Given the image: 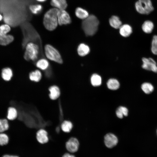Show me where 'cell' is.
I'll return each instance as SVG.
<instances>
[{"mask_svg":"<svg viewBox=\"0 0 157 157\" xmlns=\"http://www.w3.org/2000/svg\"><path fill=\"white\" fill-rule=\"evenodd\" d=\"M58 9L54 8L50 9L45 14L43 24L47 30L52 31L55 29L58 24L57 13Z\"/></svg>","mask_w":157,"mask_h":157,"instance_id":"6da1fadb","label":"cell"},{"mask_svg":"<svg viewBox=\"0 0 157 157\" xmlns=\"http://www.w3.org/2000/svg\"><path fill=\"white\" fill-rule=\"evenodd\" d=\"M99 23L97 17L93 15H89L83 19L82 26L85 34L88 36L94 35L97 30Z\"/></svg>","mask_w":157,"mask_h":157,"instance_id":"7a4b0ae2","label":"cell"},{"mask_svg":"<svg viewBox=\"0 0 157 157\" xmlns=\"http://www.w3.org/2000/svg\"><path fill=\"white\" fill-rule=\"evenodd\" d=\"M40 47L37 44L29 42L26 45L24 58L26 60L35 61L38 57L40 51Z\"/></svg>","mask_w":157,"mask_h":157,"instance_id":"3957f363","label":"cell"},{"mask_svg":"<svg viewBox=\"0 0 157 157\" xmlns=\"http://www.w3.org/2000/svg\"><path fill=\"white\" fill-rule=\"evenodd\" d=\"M31 29L28 31L24 28L23 29L24 38L22 44L23 47H25L29 42H33L38 45V43L40 44V38L38 34L33 28L32 30Z\"/></svg>","mask_w":157,"mask_h":157,"instance_id":"277c9868","label":"cell"},{"mask_svg":"<svg viewBox=\"0 0 157 157\" xmlns=\"http://www.w3.org/2000/svg\"><path fill=\"white\" fill-rule=\"evenodd\" d=\"M10 29V26L6 24L0 26V45L6 46L13 41V36L7 34Z\"/></svg>","mask_w":157,"mask_h":157,"instance_id":"5b68a950","label":"cell"},{"mask_svg":"<svg viewBox=\"0 0 157 157\" xmlns=\"http://www.w3.org/2000/svg\"><path fill=\"white\" fill-rule=\"evenodd\" d=\"M45 56L47 58L59 64L63 63L61 56L59 51L52 45L47 44L44 47Z\"/></svg>","mask_w":157,"mask_h":157,"instance_id":"8992f818","label":"cell"},{"mask_svg":"<svg viewBox=\"0 0 157 157\" xmlns=\"http://www.w3.org/2000/svg\"><path fill=\"white\" fill-rule=\"evenodd\" d=\"M137 11L142 14L148 15L154 10L151 0H138L135 3Z\"/></svg>","mask_w":157,"mask_h":157,"instance_id":"52a82bcc","label":"cell"},{"mask_svg":"<svg viewBox=\"0 0 157 157\" xmlns=\"http://www.w3.org/2000/svg\"><path fill=\"white\" fill-rule=\"evenodd\" d=\"M142 68L147 71L157 73V65L156 61L152 58L143 57L142 58Z\"/></svg>","mask_w":157,"mask_h":157,"instance_id":"ba28073f","label":"cell"},{"mask_svg":"<svg viewBox=\"0 0 157 157\" xmlns=\"http://www.w3.org/2000/svg\"><path fill=\"white\" fill-rule=\"evenodd\" d=\"M57 16L58 24L60 25L69 24L71 22L69 14L64 9L58 10Z\"/></svg>","mask_w":157,"mask_h":157,"instance_id":"9c48e42d","label":"cell"},{"mask_svg":"<svg viewBox=\"0 0 157 157\" xmlns=\"http://www.w3.org/2000/svg\"><path fill=\"white\" fill-rule=\"evenodd\" d=\"M104 142L106 146L107 147L111 148L117 144L118 140L115 135L110 133H107L104 136Z\"/></svg>","mask_w":157,"mask_h":157,"instance_id":"30bf717a","label":"cell"},{"mask_svg":"<svg viewBox=\"0 0 157 157\" xmlns=\"http://www.w3.org/2000/svg\"><path fill=\"white\" fill-rule=\"evenodd\" d=\"M79 143L76 138H70L66 143V147L69 152L74 153L77 151L78 149Z\"/></svg>","mask_w":157,"mask_h":157,"instance_id":"8fae6325","label":"cell"},{"mask_svg":"<svg viewBox=\"0 0 157 157\" xmlns=\"http://www.w3.org/2000/svg\"><path fill=\"white\" fill-rule=\"evenodd\" d=\"M36 139L40 143L44 144L49 140L48 133L45 130L42 129L39 130L36 134Z\"/></svg>","mask_w":157,"mask_h":157,"instance_id":"7c38bea8","label":"cell"},{"mask_svg":"<svg viewBox=\"0 0 157 157\" xmlns=\"http://www.w3.org/2000/svg\"><path fill=\"white\" fill-rule=\"evenodd\" d=\"M49 96L52 100H55L58 98L60 94V91L59 88L56 85L50 86L49 88Z\"/></svg>","mask_w":157,"mask_h":157,"instance_id":"4fadbf2b","label":"cell"},{"mask_svg":"<svg viewBox=\"0 0 157 157\" xmlns=\"http://www.w3.org/2000/svg\"><path fill=\"white\" fill-rule=\"evenodd\" d=\"M50 4L52 6L59 10H65L67 6L66 0H51Z\"/></svg>","mask_w":157,"mask_h":157,"instance_id":"5bb4252c","label":"cell"},{"mask_svg":"<svg viewBox=\"0 0 157 157\" xmlns=\"http://www.w3.org/2000/svg\"><path fill=\"white\" fill-rule=\"evenodd\" d=\"M119 28L120 35L124 37L129 36L132 32L131 27L127 24L122 25Z\"/></svg>","mask_w":157,"mask_h":157,"instance_id":"9a60e30c","label":"cell"},{"mask_svg":"<svg viewBox=\"0 0 157 157\" xmlns=\"http://www.w3.org/2000/svg\"><path fill=\"white\" fill-rule=\"evenodd\" d=\"M1 76L3 79L5 81H8L10 80L13 76L12 70L10 68H3L1 71Z\"/></svg>","mask_w":157,"mask_h":157,"instance_id":"2e32d148","label":"cell"},{"mask_svg":"<svg viewBox=\"0 0 157 157\" xmlns=\"http://www.w3.org/2000/svg\"><path fill=\"white\" fill-rule=\"evenodd\" d=\"M154 28V24L153 23L149 20L145 21L142 26V30L144 32L147 34L151 33Z\"/></svg>","mask_w":157,"mask_h":157,"instance_id":"e0dca14e","label":"cell"},{"mask_svg":"<svg viewBox=\"0 0 157 157\" xmlns=\"http://www.w3.org/2000/svg\"><path fill=\"white\" fill-rule=\"evenodd\" d=\"M110 25L113 27L116 28H119L122 25V23L117 16H113L109 20Z\"/></svg>","mask_w":157,"mask_h":157,"instance_id":"ac0fdd59","label":"cell"},{"mask_svg":"<svg viewBox=\"0 0 157 157\" xmlns=\"http://www.w3.org/2000/svg\"><path fill=\"white\" fill-rule=\"evenodd\" d=\"M90 51L89 47L84 44H81L78 46L77 52L79 55L84 56L88 54Z\"/></svg>","mask_w":157,"mask_h":157,"instance_id":"d6986e66","label":"cell"},{"mask_svg":"<svg viewBox=\"0 0 157 157\" xmlns=\"http://www.w3.org/2000/svg\"><path fill=\"white\" fill-rule=\"evenodd\" d=\"M41 73L38 70L32 71L29 74L30 79L33 81L38 82L41 80Z\"/></svg>","mask_w":157,"mask_h":157,"instance_id":"ffe728a7","label":"cell"},{"mask_svg":"<svg viewBox=\"0 0 157 157\" xmlns=\"http://www.w3.org/2000/svg\"><path fill=\"white\" fill-rule=\"evenodd\" d=\"M75 13L77 17L83 20L89 16L88 13L86 10L80 7H78L76 8Z\"/></svg>","mask_w":157,"mask_h":157,"instance_id":"44dd1931","label":"cell"},{"mask_svg":"<svg viewBox=\"0 0 157 157\" xmlns=\"http://www.w3.org/2000/svg\"><path fill=\"white\" fill-rule=\"evenodd\" d=\"M36 65L40 69L45 70L48 68L49 63L47 60L43 58L38 60L36 63Z\"/></svg>","mask_w":157,"mask_h":157,"instance_id":"7402d4cb","label":"cell"},{"mask_svg":"<svg viewBox=\"0 0 157 157\" xmlns=\"http://www.w3.org/2000/svg\"><path fill=\"white\" fill-rule=\"evenodd\" d=\"M108 88L111 90H116L119 87V83L116 79L114 78L109 79L107 83Z\"/></svg>","mask_w":157,"mask_h":157,"instance_id":"603a6c76","label":"cell"},{"mask_svg":"<svg viewBox=\"0 0 157 157\" xmlns=\"http://www.w3.org/2000/svg\"><path fill=\"white\" fill-rule=\"evenodd\" d=\"M141 88L144 93L147 94L151 93L154 90L153 86L148 82L143 83L141 85Z\"/></svg>","mask_w":157,"mask_h":157,"instance_id":"cb8c5ba5","label":"cell"},{"mask_svg":"<svg viewBox=\"0 0 157 157\" xmlns=\"http://www.w3.org/2000/svg\"><path fill=\"white\" fill-rule=\"evenodd\" d=\"M128 110L126 107L120 106L117 109L116 111L117 116L119 118H122L123 116H126L128 115Z\"/></svg>","mask_w":157,"mask_h":157,"instance_id":"d4e9b609","label":"cell"},{"mask_svg":"<svg viewBox=\"0 0 157 157\" xmlns=\"http://www.w3.org/2000/svg\"><path fill=\"white\" fill-rule=\"evenodd\" d=\"M17 112L16 108L13 107H10L8 110L7 118L9 120H13L17 117Z\"/></svg>","mask_w":157,"mask_h":157,"instance_id":"484cf974","label":"cell"},{"mask_svg":"<svg viewBox=\"0 0 157 157\" xmlns=\"http://www.w3.org/2000/svg\"><path fill=\"white\" fill-rule=\"evenodd\" d=\"M61 127L62 130L64 132L69 133L72 129L73 124L70 121L65 120L61 124Z\"/></svg>","mask_w":157,"mask_h":157,"instance_id":"4316f807","label":"cell"},{"mask_svg":"<svg viewBox=\"0 0 157 157\" xmlns=\"http://www.w3.org/2000/svg\"><path fill=\"white\" fill-rule=\"evenodd\" d=\"M91 82L94 86L100 85L101 83V76L97 74H93L91 78Z\"/></svg>","mask_w":157,"mask_h":157,"instance_id":"83f0119b","label":"cell"},{"mask_svg":"<svg viewBox=\"0 0 157 157\" xmlns=\"http://www.w3.org/2000/svg\"><path fill=\"white\" fill-rule=\"evenodd\" d=\"M29 9L32 13L37 15L41 13L43 7L40 4L31 5L29 6Z\"/></svg>","mask_w":157,"mask_h":157,"instance_id":"f1b7e54d","label":"cell"},{"mask_svg":"<svg viewBox=\"0 0 157 157\" xmlns=\"http://www.w3.org/2000/svg\"><path fill=\"white\" fill-rule=\"evenodd\" d=\"M151 51L154 54L157 55V35L153 36L151 42Z\"/></svg>","mask_w":157,"mask_h":157,"instance_id":"f546056e","label":"cell"},{"mask_svg":"<svg viewBox=\"0 0 157 157\" xmlns=\"http://www.w3.org/2000/svg\"><path fill=\"white\" fill-rule=\"evenodd\" d=\"M9 125L8 120L6 119H0V133L7 130Z\"/></svg>","mask_w":157,"mask_h":157,"instance_id":"4dcf8cb0","label":"cell"},{"mask_svg":"<svg viewBox=\"0 0 157 157\" xmlns=\"http://www.w3.org/2000/svg\"><path fill=\"white\" fill-rule=\"evenodd\" d=\"M9 141V138L6 134L0 133V145L3 146L8 144Z\"/></svg>","mask_w":157,"mask_h":157,"instance_id":"1f68e13d","label":"cell"},{"mask_svg":"<svg viewBox=\"0 0 157 157\" xmlns=\"http://www.w3.org/2000/svg\"><path fill=\"white\" fill-rule=\"evenodd\" d=\"M62 157H75L74 156L69 154V153H66Z\"/></svg>","mask_w":157,"mask_h":157,"instance_id":"d6a6232c","label":"cell"},{"mask_svg":"<svg viewBox=\"0 0 157 157\" xmlns=\"http://www.w3.org/2000/svg\"><path fill=\"white\" fill-rule=\"evenodd\" d=\"M51 70H50V69L49 70H48V72L47 71V72L46 73V75L48 77L51 74Z\"/></svg>","mask_w":157,"mask_h":157,"instance_id":"836d02e7","label":"cell"},{"mask_svg":"<svg viewBox=\"0 0 157 157\" xmlns=\"http://www.w3.org/2000/svg\"><path fill=\"white\" fill-rule=\"evenodd\" d=\"M2 157H19L16 156L10 155H5L3 156Z\"/></svg>","mask_w":157,"mask_h":157,"instance_id":"e575fe53","label":"cell"},{"mask_svg":"<svg viewBox=\"0 0 157 157\" xmlns=\"http://www.w3.org/2000/svg\"><path fill=\"white\" fill-rule=\"evenodd\" d=\"M37 1L39 2H44L46 1L47 0H36Z\"/></svg>","mask_w":157,"mask_h":157,"instance_id":"d590c367","label":"cell"},{"mask_svg":"<svg viewBox=\"0 0 157 157\" xmlns=\"http://www.w3.org/2000/svg\"><path fill=\"white\" fill-rule=\"evenodd\" d=\"M3 19V16L0 14V21Z\"/></svg>","mask_w":157,"mask_h":157,"instance_id":"8d00e7d4","label":"cell"},{"mask_svg":"<svg viewBox=\"0 0 157 157\" xmlns=\"http://www.w3.org/2000/svg\"></svg>","mask_w":157,"mask_h":157,"instance_id":"74e56055","label":"cell"}]
</instances>
